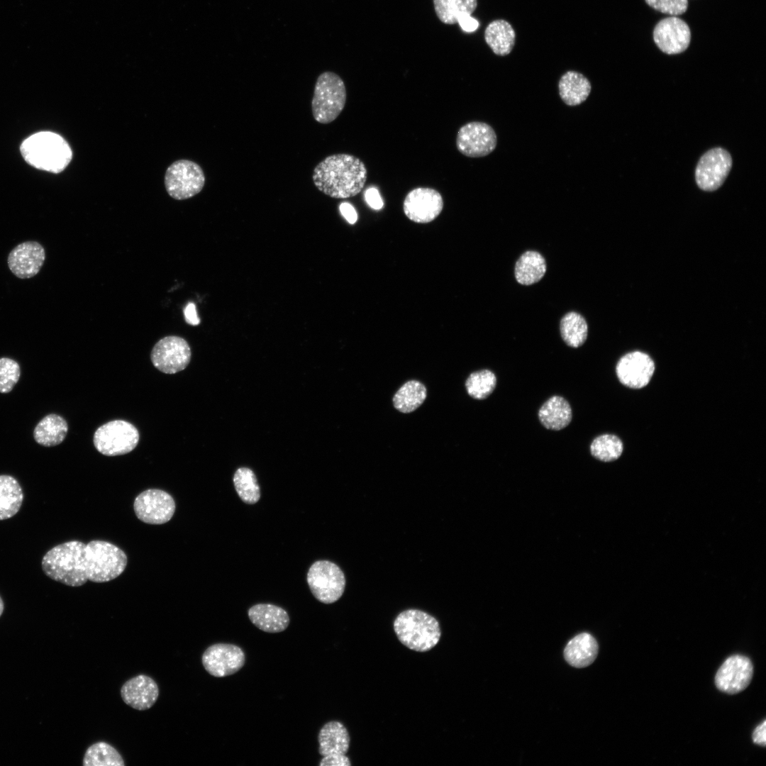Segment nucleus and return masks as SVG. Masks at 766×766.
<instances>
[{"mask_svg": "<svg viewBox=\"0 0 766 766\" xmlns=\"http://www.w3.org/2000/svg\"><path fill=\"white\" fill-rule=\"evenodd\" d=\"M367 178V170L364 162L345 153L326 157L315 167L312 174L316 188L335 199L358 194L363 189Z\"/></svg>", "mask_w": 766, "mask_h": 766, "instance_id": "1", "label": "nucleus"}, {"mask_svg": "<svg viewBox=\"0 0 766 766\" xmlns=\"http://www.w3.org/2000/svg\"><path fill=\"white\" fill-rule=\"evenodd\" d=\"M20 150L29 165L55 174L62 172L72 157L67 142L60 135L50 131L31 135L23 141Z\"/></svg>", "mask_w": 766, "mask_h": 766, "instance_id": "2", "label": "nucleus"}, {"mask_svg": "<svg viewBox=\"0 0 766 766\" xmlns=\"http://www.w3.org/2000/svg\"><path fill=\"white\" fill-rule=\"evenodd\" d=\"M394 630L403 645L417 652L431 650L441 636L436 618L418 609L401 612L394 621Z\"/></svg>", "mask_w": 766, "mask_h": 766, "instance_id": "3", "label": "nucleus"}, {"mask_svg": "<svg viewBox=\"0 0 766 766\" xmlns=\"http://www.w3.org/2000/svg\"><path fill=\"white\" fill-rule=\"evenodd\" d=\"M347 93L345 83L333 72H324L317 78L311 100L314 119L323 124L333 121L343 110Z\"/></svg>", "mask_w": 766, "mask_h": 766, "instance_id": "4", "label": "nucleus"}, {"mask_svg": "<svg viewBox=\"0 0 766 766\" xmlns=\"http://www.w3.org/2000/svg\"><path fill=\"white\" fill-rule=\"evenodd\" d=\"M306 579L313 596L326 604L338 601L345 587L343 572L338 565L328 560L313 562L308 570Z\"/></svg>", "mask_w": 766, "mask_h": 766, "instance_id": "5", "label": "nucleus"}, {"mask_svg": "<svg viewBox=\"0 0 766 766\" xmlns=\"http://www.w3.org/2000/svg\"><path fill=\"white\" fill-rule=\"evenodd\" d=\"M96 450L106 456L124 455L132 451L139 441V433L131 423L114 420L99 427L93 438Z\"/></svg>", "mask_w": 766, "mask_h": 766, "instance_id": "6", "label": "nucleus"}, {"mask_svg": "<svg viewBox=\"0 0 766 766\" xmlns=\"http://www.w3.org/2000/svg\"><path fill=\"white\" fill-rule=\"evenodd\" d=\"M205 184L202 168L188 160L171 164L165 174V186L168 194L176 200L189 199L199 194Z\"/></svg>", "mask_w": 766, "mask_h": 766, "instance_id": "7", "label": "nucleus"}, {"mask_svg": "<svg viewBox=\"0 0 766 766\" xmlns=\"http://www.w3.org/2000/svg\"><path fill=\"white\" fill-rule=\"evenodd\" d=\"M497 145L494 128L482 121H471L460 128L456 138L458 151L469 157H482L493 152Z\"/></svg>", "mask_w": 766, "mask_h": 766, "instance_id": "8", "label": "nucleus"}, {"mask_svg": "<svg viewBox=\"0 0 766 766\" xmlns=\"http://www.w3.org/2000/svg\"><path fill=\"white\" fill-rule=\"evenodd\" d=\"M732 167L730 153L722 148H712L699 159L695 170L698 187L706 192L718 189L726 180Z\"/></svg>", "mask_w": 766, "mask_h": 766, "instance_id": "9", "label": "nucleus"}, {"mask_svg": "<svg viewBox=\"0 0 766 766\" xmlns=\"http://www.w3.org/2000/svg\"><path fill=\"white\" fill-rule=\"evenodd\" d=\"M192 356L190 347L184 338L168 335L161 338L154 345L150 359L160 372L174 374L186 368Z\"/></svg>", "mask_w": 766, "mask_h": 766, "instance_id": "10", "label": "nucleus"}, {"mask_svg": "<svg viewBox=\"0 0 766 766\" xmlns=\"http://www.w3.org/2000/svg\"><path fill=\"white\" fill-rule=\"evenodd\" d=\"M133 509L138 518L152 525L168 522L173 516L176 505L172 496L158 489H149L135 499Z\"/></svg>", "mask_w": 766, "mask_h": 766, "instance_id": "11", "label": "nucleus"}, {"mask_svg": "<svg viewBox=\"0 0 766 766\" xmlns=\"http://www.w3.org/2000/svg\"><path fill=\"white\" fill-rule=\"evenodd\" d=\"M201 661L204 669L211 675L223 677L239 671L245 664V656L238 645L216 643L206 649Z\"/></svg>", "mask_w": 766, "mask_h": 766, "instance_id": "12", "label": "nucleus"}, {"mask_svg": "<svg viewBox=\"0 0 766 766\" xmlns=\"http://www.w3.org/2000/svg\"><path fill=\"white\" fill-rule=\"evenodd\" d=\"M443 208V199L435 189L429 187H417L406 196L403 209L406 217L418 223H426L435 220Z\"/></svg>", "mask_w": 766, "mask_h": 766, "instance_id": "13", "label": "nucleus"}, {"mask_svg": "<svg viewBox=\"0 0 766 766\" xmlns=\"http://www.w3.org/2000/svg\"><path fill=\"white\" fill-rule=\"evenodd\" d=\"M753 675V665L746 656L728 657L718 668L715 676L716 687L721 692L735 694L750 684Z\"/></svg>", "mask_w": 766, "mask_h": 766, "instance_id": "14", "label": "nucleus"}, {"mask_svg": "<svg viewBox=\"0 0 766 766\" xmlns=\"http://www.w3.org/2000/svg\"><path fill=\"white\" fill-rule=\"evenodd\" d=\"M653 39L662 52L668 55L679 54L689 47L691 31L685 21L671 16L656 24L653 30Z\"/></svg>", "mask_w": 766, "mask_h": 766, "instance_id": "15", "label": "nucleus"}, {"mask_svg": "<svg viewBox=\"0 0 766 766\" xmlns=\"http://www.w3.org/2000/svg\"><path fill=\"white\" fill-rule=\"evenodd\" d=\"M655 371V364L650 357L642 352L626 354L618 362L616 372L623 385L640 389L646 386Z\"/></svg>", "mask_w": 766, "mask_h": 766, "instance_id": "16", "label": "nucleus"}, {"mask_svg": "<svg viewBox=\"0 0 766 766\" xmlns=\"http://www.w3.org/2000/svg\"><path fill=\"white\" fill-rule=\"evenodd\" d=\"M45 260V249L36 241L18 244L9 252L7 262L11 272L20 279L36 275Z\"/></svg>", "mask_w": 766, "mask_h": 766, "instance_id": "17", "label": "nucleus"}, {"mask_svg": "<svg viewBox=\"0 0 766 766\" xmlns=\"http://www.w3.org/2000/svg\"><path fill=\"white\" fill-rule=\"evenodd\" d=\"M123 701L131 707L144 711L152 707L159 696L155 681L145 675H138L127 680L121 687Z\"/></svg>", "mask_w": 766, "mask_h": 766, "instance_id": "18", "label": "nucleus"}, {"mask_svg": "<svg viewBox=\"0 0 766 766\" xmlns=\"http://www.w3.org/2000/svg\"><path fill=\"white\" fill-rule=\"evenodd\" d=\"M250 621L260 630L271 633L284 631L289 624L287 612L278 606L257 604L248 611Z\"/></svg>", "mask_w": 766, "mask_h": 766, "instance_id": "19", "label": "nucleus"}, {"mask_svg": "<svg viewBox=\"0 0 766 766\" xmlns=\"http://www.w3.org/2000/svg\"><path fill=\"white\" fill-rule=\"evenodd\" d=\"M318 740L321 755H345L349 749L350 738L342 723L331 721L321 728Z\"/></svg>", "mask_w": 766, "mask_h": 766, "instance_id": "20", "label": "nucleus"}, {"mask_svg": "<svg viewBox=\"0 0 766 766\" xmlns=\"http://www.w3.org/2000/svg\"><path fill=\"white\" fill-rule=\"evenodd\" d=\"M598 651L596 639L589 633H582L568 642L564 650V657L571 666L582 668L595 660Z\"/></svg>", "mask_w": 766, "mask_h": 766, "instance_id": "21", "label": "nucleus"}, {"mask_svg": "<svg viewBox=\"0 0 766 766\" xmlns=\"http://www.w3.org/2000/svg\"><path fill=\"white\" fill-rule=\"evenodd\" d=\"M559 95L567 106H578L589 96L592 85L589 80L582 73L570 70L564 73L558 82Z\"/></svg>", "mask_w": 766, "mask_h": 766, "instance_id": "22", "label": "nucleus"}, {"mask_svg": "<svg viewBox=\"0 0 766 766\" xmlns=\"http://www.w3.org/2000/svg\"><path fill=\"white\" fill-rule=\"evenodd\" d=\"M538 418L547 429L559 431L571 422L572 408L565 398L553 396L542 405L538 411Z\"/></svg>", "mask_w": 766, "mask_h": 766, "instance_id": "23", "label": "nucleus"}, {"mask_svg": "<svg viewBox=\"0 0 766 766\" xmlns=\"http://www.w3.org/2000/svg\"><path fill=\"white\" fill-rule=\"evenodd\" d=\"M484 40L493 52L499 56H506L513 50L516 41V33L507 21L496 19L487 26Z\"/></svg>", "mask_w": 766, "mask_h": 766, "instance_id": "24", "label": "nucleus"}, {"mask_svg": "<svg viewBox=\"0 0 766 766\" xmlns=\"http://www.w3.org/2000/svg\"><path fill=\"white\" fill-rule=\"evenodd\" d=\"M67 431L68 425L65 419L60 415L50 413L38 423L33 431V437L39 445L52 447L60 444Z\"/></svg>", "mask_w": 766, "mask_h": 766, "instance_id": "25", "label": "nucleus"}, {"mask_svg": "<svg viewBox=\"0 0 766 766\" xmlns=\"http://www.w3.org/2000/svg\"><path fill=\"white\" fill-rule=\"evenodd\" d=\"M546 272V263L543 256L537 251L523 252L515 265L514 274L516 281L523 285H531L540 281Z\"/></svg>", "mask_w": 766, "mask_h": 766, "instance_id": "26", "label": "nucleus"}, {"mask_svg": "<svg viewBox=\"0 0 766 766\" xmlns=\"http://www.w3.org/2000/svg\"><path fill=\"white\" fill-rule=\"evenodd\" d=\"M23 492L19 482L13 476L0 475V521L9 519L20 510Z\"/></svg>", "mask_w": 766, "mask_h": 766, "instance_id": "27", "label": "nucleus"}, {"mask_svg": "<svg viewBox=\"0 0 766 766\" xmlns=\"http://www.w3.org/2000/svg\"><path fill=\"white\" fill-rule=\"evenodd\" d=\"M427 390L423 384L418 380H409L404 383L394 394V407L404 413L414 411L425 401Z\"/></svg>", "mask_w": 766, "mask_h": 766, "instance_id": "28", "label": "nucleus"}, {"mask_svg": "<svg viewBox=\"0 0 766 766\" xmlns=\"http://www.w3.org/2000/svg\"><path fill=\"white\" fill-rule=\"evenodd\" d=\"M435 12L445 24H455L463 17L471 16L477 6V0H433Z\"/></svg>", "mask_w": 766, "mask_h": 766, "instance_id": "29", "label": "nucleus"}, {"mask_svg": "<svg viewBox=\"0 0 766 766\" xmlns=\"http://www.w3.org/2000/svg\"><path fill=\"white\" fill-rule=\"evenodd\" d=\"M560 329L562 340L572 348L582 345L587 340V323L584 318L577 312L566 313L560 321Z\"/></svg>", "mask_w": 766, "mask_h": 766, "instance_id": "30", "label": "nucleus"}, {"mask_svg": "<svg viewBox=\"0 0 766 766\" xmlns=\"http://www.w3.org/2000/svg\"><path fill=\"white\" fill-rule=\"evenodd\" d=\"M84 766H124V760L118 750L106 742L90 745L83 758Z\"/></svg>", "mask_w": 766, "mask_h": 766, "instance_id": "31", "label": "nucleus"}, {"mask_svg": "<svg viewBox=\"0 0 766 766\" xmlns=\"http://www.w3.org/2000/svg\"><path fill=\"white\" fill-rule=\"evenodd\" d=\"M233 481L238 496L244 503L255 504L260 500V486L251 469L245 467L237 469Z\"/></svg>", "mask_w": 766, "mask_h": 766, "instance_id": "32", "label": "nucleus"}, {"mask_svg": "<svg viewBox=\"0 0 766 766\" xmlns=\"http://www.w3.org/2000/svg\"><path fill=\"white\" fill-rule=\"evenodd\" d=\"M496 385L495 374L487 369L471 373L465 382L467 394L478 400L487 398L494 392Z\"/></svg>", "mask_w": 766, "mask_h": 766, "instance_id": "33", "label": "nucleus"}, {"mask_svg": "<svg viewBox=\"0 0 766 766\" xmlns=\"http://www.w3.org/2000/svg\"><path fill=\"white\" fill-rule=\"evenodd\" d=\"M623 450L621 439L611 434H604L594 439L590 451L593 457L603 462L617 460Z\"/></svg>", "mask_w": 766, "mask_h": 766, "instance_id": "34", "label": "nucleus"}, {"mask_svg": "<svg viewBox=\"0 0 766 766\" xmlns=\"http://www.w3.org/2000/svg\"><path fill=\"white\" fill-rule=\"evenodd\" d=\"M21 376L18 363L9 357L0 358V393L10 392Z\"/></svg>", "mask_w": 766, "mask_h": 766, "instance_id": "35", "label": "nucleus"}, {"mask_svg": "<svg viewBox=\"0 0 766 766\" xmlns=\"http://www.w3.org/2000/svg\"><path fill=\"white\" fill-rule=\"evenodd\" d=\"M653 9L676 16L684 13L687 10L688 0H645Z\"/></svg>", "mask_w": 766, "mask_h": 766, "instance_id": "36", "label": "nucleus"}, {"mask_svg": "<svg viewBox=\"0 0 766 766\" xmlns=\"http://www.w3.org/2000/svg\"><path fill=\"white\" fill-rule=\"evenodd\" d=\"M320 766H350L351 762L345 755H328L323 756Z\"/></svg>", "mask_w": 766, "mask_h": 766, "instance_id": "37", "label": "nucleus"}, {"mask_svg": "<svg viewBox=\"0 0 766 766\" xmlns=\"http://www.w3.org/2000/svg\"><path fill=\"white\" fill-rule=\"evenodd\" d=\"M365 198L368 205L373 209L379 210L383 206V201L376 188L367 189L365 193Z\"/></svg>", "mask_w": 766, "mask_h": 766, "instance_id": "38", "label": "nucleus"}, {"mask_svg": "<svg viewBox=\"0 0 766 766\" xmlns=\"http://www.w3.org/2000/svg\"><path fill=\"white\" fill-rule=\"evenodd\" d=\"M754 743L765 747L766 745V721L765 720L754 730L752 736Z\"/></svg>", "mask_w": 766, "mask_h": 766, "instance_id": "39", "label": "nucleus"}, {"mask_svg": "<svg viewBox=\"0 0 766 766\" xmlns=\"http://www.w3.org/2000/svg\"><path fill=\"white\" fill-rule=\"evenodd\" d=\"M340 211L343 217L348 221V223L353 224L357 219V214L354 207L347 202H343L340 205Z\"/></svg>", "mask_w": 766, "mask_h": 766, "instance_id": "40", "label": "nucleus"}, {"mask_svg": "<svg viewBox=\"0 0 766 766\" xmlns=\"http://www.w3.org/2000/svg\"><path fill=\"white\" fill-rule=\"evenodd\" d=\"M457 23L464 31L467 33L475 31L479 25V21L472 16L463 17Z\"/></svg>", "mask_w": 766, "mask_h": 766, "instance_id": "41", "label": "nucleus"}, {"mask_svg": "<svg viewBox=\"0 0 766 766\" xmlns=\"http://www.w3.org/2000/svg\"><path fill=\"white\" fill-rule=\"evenodd\" d=\"M186 321L191 325H198L199 319L196 314V307L193 303H189L184 311Z\"/></svg>", "mask_w": 766, "mask_h": 766, "instance_id": "42", "label": "nucleus"}, {"mask_svg": "<svg viewBox=\"0 0 766 766\" xmlns=\"http://www.w3.org/2000/svg\"><path fill=\"white\" fill-rule=\"evenodd\" d=\"M4 609V601H3L2 598H1V596H0V616L3 614Z\"/></svg>", "mask_w": 766, "mask_h": 766, "instance_id": "43", "label": "nucleus"}]
</instances>
